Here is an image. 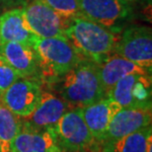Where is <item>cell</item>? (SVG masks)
Instances as JSON below:
<instances>
[{"instance_id":"1","label":"cell","mask_w":152,"mask_h":152,"mask_svg":"<svg viewBox=\"0 0 152 152\" xmlns=\"http://www.w3.org/2000/svg\"><path fill=\"white\" fill-rule=\"evenodd\" d=\"M59 97L72 108H83L106 97L98 64L82 58L53 83Z\"/></svg>"},{"instance_id":"2","label":"cell","mask_w":152,"mask_h":152,"mask_svg":"<svg viewBox=\"0 0 152 152\" xmlns=\"http://www.w3.org/2000/svg\"><path fill=\"white\" fill-rule=\"evenodd\" d=\"M65 37L81 58L97 64L114 53L118 41L115 30L83 16L70 19L65 30Z\"/></svg>"},{"instance_id":"3","label":"cell","mask_w":152,"mask_h":152,"mask_svg":"<svg viewBox=\"0 0 152 152\" xmlns=\"http://www.w3.org/2000/svg\"><path fill=\"white\" fill-rule=\"evenodd\" d=\"M30 45L38 57L39 79L53 83L82 59L66 39H42L34 36Z\"/></svg>"},{"instance_id":"4","label":"cell","mask_w":152,"mask_h":152,"mask_svg":"<svg viewBox=\"0 0 152 152\" xmlns=\"http://www.w3.org/2000/svg\"><path fill=\"white\" fill-rule=\"evenodd\" d=\"M54 132L63 152H81L95 141L85 124L81 108H72L63 114L54 126Z\"/></svg>"},{"instance_id":"5","label":"cell","mask_w":152,"mask_h":152,"mask_svg":"<svg viewBox=\"0 0 152 152\" xmlns=\"http://www.w3.org/2000/svg\"><path fill=\"white\" fill-rule=\"evenodd\" d=\"M30 28L39 38L66 39L65 30L70 19H66L42 0H32L23 8Z\"/></svg>"},{"instance_id":"6","label":"cell","mask_w":152,"mask_h":152,"mask_svg":"<svg viewBox=\"0 0 152 152\" xmlns=\"http://www.w3.org/2000/svg\"><path fill=\"white\" fill-rule=\"evenodd\" d=\"M150 73H132L118 80L107 97L113 99L121 108L151 109Z\"/></svg>"},{"instance_id":"7","label":"cell","mask_w":152,"mask_h":152,"mask_svg":"<svg viewBox=\"0 0 152 152\" xmlns=\"http://www.w3.org/2000/svg\"><path fill=\"white\" fill-rule=\"evenodd\" d=\"M114 53L151 71L152 36L149 28L132 26L118 38Z\"/></svg>"},{"instance_id":"8","label":"cell","mask_w":152,"mask_h":152,"mask_svg":"<svg viewBox=\"0 0 152 152\" xmlns=\"http://www.w3.org/2000/svg\"><path fill=\"white\" fill-rule=\"evenodd\" d=\"M42 88L39 81L19 78L0 96L1 102L18 117H29L41 101Z\"/></svg>"},{"instance_id":"9","label":"cell","mask_w":152,"mask_h":152,"mask_svg":"<svg viewBox=\"0 0 152 152\" xmlns=\"http://www.w3.org/2000/svg\"><path fill=\"white\" fill-rule=\"evenodd\" d=\"M81 16L107 28L126 19L132 11L129 0H77Z\"/></svg>"},{"instance_id":"10","label":"cell","mask_w":152,"mask_h":152,"mask_svg":"<svg viewBox=\"0 0 152 152\" xmlns=\"http://www.w3.org/2000/svg\"><path fill=\"white\" fill-rule=\"evenodd\" d=\"M0 54L22 78L39 79L38 57L31 45L6 42L0 45Z\"/></svg>"},{"instance_id":"11","label":"cell","mask_w":152,"mask_h":152,"mask_svg":"<svg viewBox=\"0 0 152 152\" xmlns=\"http://www.w3.org/2000/svg\"><path fill=\"white\" fill-rule=\"evenodd\" d=\"M10 152H63L54 129H39L23 124L11 144Z\"/></svg>"},{"instance_id":"12","label":"cell","mask_w":152,"mask_h":152,"mask_svg":"<svg viewBox=\"0 0 152 152\" xmlns=\"http://www.w3.org/2000/svg\"><path fill=\"white\" fill-rule=\"evenodd\" d=\"M70 109L59 96L42 91L38 107L29 117L22 118L23 124L39 129H54L59 118Z\"/></svg>"},{"instance_id":"13","label":"cell","mask_w":152,"mask_h":152,"mask_svg":"<svg viewBox=\"0 0 152 152\" xmlns=\"http://www.w3.org/2000/svg\"><path fill=\"white\" fill-rule=\"evenodd\" d=\"M151 109L121 108L112 120L101 142L110 141L151 126Z\"/></svg>"},{"instance_id":"14","label":"cell","mask_w":152,"mask_h":152,"mask_svg":"<svg viewBox=\"0 0 152 152\" xmlns=\"http://www.w3.org/2000/svg\"><path fill=\"white\" fill-rule=\"evenodd\" d=\"M121 109V106L109 97L81 108L85 124L95 140L102 141L112 120Z\"/></svg>"},{"instance_id":"15","label":"cell","mask_w":152,"mask_h":152,"mask_svg":"<svg viewBox=\"0 0 152 152\" xmlns=\"http://www.w3.org/2000/svg\"><path fill=\"white\" fill-rule=\"evenodd\" d=\"M98 67L100 79L105 90L106 97L113 89L115 83L124 76L132 73H150L149 70L124 58L115 53L98 64Z\"/></svg>"},{"instance_id":"16","label":"cell","mask_w":152,"mask_h":152,"mask_svg":"<svg viewBox=\"0 0 152 152\" xmlns=\"http://www.w3.org/2000/svg\"><path fill=\"white\" fill-rule=\"evenodd\" d=\"M34 36L23 9H12L0 16L1 44L6 42H18L30 45Z\"/></svg>"},{"instance_id":"17","label":"cell","mask_w":152,"mask_h":152,"mask_svg":"<svg viewBox=\"0 0 152 152\" xmlns=\"http://www.w3.org/2000/svg\"><path fill=\"white\" fill-rule=\"evenodd\" d=\"M102 152H146L152 144V129L148 126L143 129L110 141L101 142Z\"/></svg>"},{"instance_id":"18","label":"cell","mask_w":152,"mask_h":152,"mask_svg":"<svg viewBox=\"0 0 152 152\" xmlns=\"http://www.w3.org/2000/svg\"><path fill=\"white\" fill-rule=\"evenodd\" d=\"M22 126V118L12 113L0 100V152H10L12 142Z\"/></svg>"},{"instance_id":"19","label":"cell","mask_w":152,"mask_h":152,"mask_svg":"<svg viewBox=\"0 0 152 152\" xmlns=\"http://www.w3.org/2000/svg\"><path fill=\"white\" fill-rule=\"evenodd\" d=\"M66 19L81 16L77 0H42Z\"/></svg>"},{"instance_id":"20","label":"cell","mask_w":152,"mask_h":152,"mask_svg":"<svg viewBox=\"0 0 152 152\" xmlns=\"http://www.w3.org/2000/svg\"><path fill=\"white\" fill-rule=\"evenodd\" d=\"M21 78L20 75L8 64L7 61L0 54V93L7 90L15 81Z\"/></svg>"},{"instance_id":"21","label":"cell","mask_w":152,"mask_h":152,"mask_svg":"<svg viewBox=\"0 0 152 152\" xmlns=\"http://www.w3.org/2000/svg\"><path fill=\"white\" fill-rule=\"evenodd\" d=\"M0 45H1V39H0Z\"/></svg>"},{"instance_id":"22","label":"cell","mask_w":152,"mask_h":152,"mask_svg":"<svg viewBox=\"0 0 152 152\" xmlns=\"http://www.w3.org/2000/svg\"><path fill=\"white\" fill-rule=\"evenodd\" d=\"M0 96H1V93H0Z\"/></svg>"}]
</instances>
